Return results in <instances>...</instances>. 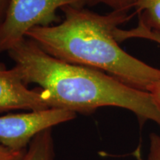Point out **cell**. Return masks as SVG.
Masks as SVG:
<instances>
[{
  "mask_svg": "<svg viewBox=\"0 0 160 160\" xmlns=\"http://www.w3.org/2000/svg\"><path fill=\"white\" fill-rule=\"evenodd\" d=\"M65 5L84 8L86 0H11L0 25V53L21 42L33 28L59 24L57 9Z\"/></svg>",
  "mask_w": 160,
  "mask_h": 160,
  "instance_id": "3957f363",
  "label": "cell"
},
{
  "mask_svg": "<svg viewBox=\"0 0 160 160\" xmlns=\"http://www.w3.org/2000/svg\"><path fill=\"white\" fill-rule=\"evenodd\" d=\"M63 20L56 25L36 27L26 37L52 57L73 65L103 71L134 88L148 92L160 79V70L125 52L114 31L131 19L128 12L99 14L84 8H60Z\"/></svg>",
  "mask_w": 160,
  "mask_h": 160,
  "instance_id": "7a4b0ae2",
  "label": "cell"
},
{
  "mask_svg": "<svg viewBox=\"0 0 160 160\" xmlns=\"http://www.w3.org/2000/svg\"><path fill=\"white\" fill-rule=\"evenodd\" d=\"M134 8L139 20L149 28L160 32V0H139Z\"/></svg>",
  "mask_w": 160,
  "mask_h": 160,
  "instance_id": "52a82bcc",
  "label": "cell"
},
{
  "mask_svg": "<svg viewBox=\"0 0 160 160\" xmlns=\"http://www.w3.org/2000/svg\"><path fill=\"white\" fill-rule=\"evenodd\" d=\"M55 157L52 128L42 131L31 140L19 160H53Z\"/></svg>",
  "mask_w": 160,
  "mask_h": 160,
  "instance_id": "8992f818",
  "label": "cell"
},
{
  "mask_svg": "<svg viewBox=\"0 0 160 160\" xmlns=\"http://www.w3.org/2000/svg\"><path fill=\"white\" fill-rule=\"evenodd\" d=\"M148 92L153 97V101L160 111V79L150 88Z\"/></svg>",
  "mask_w": 160,
  "mask_h": 160,
  "instance_id": "7c38bea8",
  "label": "cell"
},
{
  "mask_svg": "<svg viewBox=\"0 0 160 160\" xmlns=\"http://www.w3.org/2000/svg\"><path fill=\"white\" fill-rule=\"evenodd\" d=\"M11 0H0V25L5 19Z\"/></svg>",
  "mask_w": 160,
  "mask_h": 160,
  "instance_id": "4fadbf2b",
  "label": "cell"
},
{
  "mask_svg": "<svg viewBox=\"0 0 160 160\" xmlns=\"http://www.w3.org/2000/svg\"><path fill=\"white\" fill-rule=\"evenodd\" d=\"M26 85H39L49 108L89 115L102 107L131 111L140 122L160 127V111L148 91L134 88L99 70L52 57L26 37L8 51Z\"/></svg>",
  "mask_w": 160,
  "mask_h": 160,
  "instance_id": "6da1fadb",
  "label": "cell"
},
{
  "mask_svg": "<svg viewBox=\"0 0 160 160\" xmlns=\"http://www.w3.org/2000/svg\"><path fill=\"white\" fill-rule=\"evenodd\" d=\"M138 1L139 0H86V5L92 7L104 4L112 8L113 11L128 12L131 8H134Z\"/></svg>",
  "mask_w": 160,
  "mask_h": 160,
  "instance_id": "9c48e42d",
  "label": "cell"
},
{
  "mask_svg": "<svg viewBox=\"0 0 160 160\" xmlns=\"http://www.w3.org/2000/svg\"><path fill=\"white\" fill-rule=\"evenodd\" d=\"M26 150L13 151L0 145V160H19L25 154Z\"/></svg>",
  "mask_w": 160,
  "mask_h": 160,
  "instance_id": "8fae6325",
  "label": "cell"
},
{
  "mask_svg": "<svg viewBox=\"0 0 160 160\" xmlns=\"http://www.w3.org/2000/svg\"><path fill=\"white\" fill-rule=\"evenodd\" d=\"M76 117L74 112L55 108L2 116L0 145L13 151L26 150L31 140L42 131Z\"/></svg>",
  "mask_w": 160,
  "mask_h": 160,
  "instance_id": "277c9868",
  "label": "cell"
},
{
  "mask_svg": "<svg viewBox=\"0 0 160 160\" xmlns=\"http://www.w3.org/2000/svg\"><path fill=\"white\" fill-rule=\"evenodd\" d=\"M147 160H160V136L151 133L150 136V148Z\"/></svg>",
  "mask_w": 160,
  "mask_h": 160,
  "instance_id": "30bf717a",
  "label": "cell"
},
{
  "mask_svg": "<svg viewBox=\"0 0 160 160\" xmlns=\"http://www.w3.org/2000/svg\"><path fill=\"white\" fill-rule=\"evenodd\" d=\"M114 37L119 43L130 39H143L151 40L160 45V32L149 28L140 20L133 28L122 30L118 28L114 31Z\"/></svg>",
  "mask_w": 160,
  "mask_h": 160,
  "instance_id": "ba28073f",
  "label": "cell"
},
{
  "mask_svg": "<svg viewBox=\"0 0 160 160\" xmlns=\"http://www.w3.org/2000/svg\"><path fill=\"white\" fill-rule=\"evenodd\" d=\"M27 85L17 66L8 69L0 61V113L51 108L43 97L42 88L30 90Z\"/></svg>",
  "mask_w": 160,
  "mask_h": 160,
  "instance_id": "5b68a950",
  "label": "cell"
}]
</instances>
